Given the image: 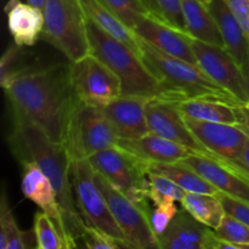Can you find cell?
Here are the masks:
<instances>
[{"instance_id": "obj_1", "label": "cell", "mask_w": 249, "mask_h": 249, "mask_svg": "<svg viewBox=\"0 0 249 249\" xmlns=\"http://www.w3.org/2000/svg\"><path fill=\"white\" fill-rule=\"evenodd\" d=\"M14 123L39 126L56 142H63L66 123L77 95L70 63L23 66L0 79Z\"/></svg>"}, {"instance_id": "obj_2", "label": "cell", "mask_w": 249, "mask_h": 249, "mask_svg": "<svg viewBox=\"0 0 249 249\" xmlns=\"http://www.w3.org/2000/svg\"><path fill=\"white\" fill-rule=\"evenodd\" d=\"M14 157L19 163H34L50 179L62 211L65 232L78 240L88 225L80 215L71 180V160L63 143L53 141L43 129L31 123H14L7 136Z\"/></svg>"}, {"instance_id": "obj_3", "label": "cell", "mask_w": 249, "mask_h": 249, "mask_svg": "<svg viewBox=\"0 0 249 249\" xmlns=\"http://www.w3.org/2000/svg\"><path fill=\"white\" fill-rule=\"evenodd\" d=\"M140 40L141 58L160 80L156 99L175 104L189 99H218L240 107L245 104L213 82L197 65L173 57Z\"/></svg>"}, {"instance_id": "obj_4", "label": "cell", "mask_w": 249, "mask_h": 249, "mask_svg": "<svg viewBox=\"0 0 249 249\" xmlns=\"http://www.w3.org/2000/svg\"><path fill=\"white\" fill-rule=\"evenodd\" d=\"M85 26L90 53L121 79L122 95L155 97L160 88V80L148 71L140 55L88 17Z\"/></svg>"}, {"instance_id": "obj_5", "label": "cell", "mask_w": 249, "mask_h": 249, "mask_svg": "<svg viewBox=\"0 0 249 249\" xmlns=\"http://www.w3.org/2000/svg\"><path fill=\"white\" fill-rule=\"evenodd\" d=\"M118 136L105 114L104 108L75 99L67 123L63 146L71 160H88L100 151L117 146Z\"/></svg>"}, {"instance_id": "obj_6", "label": "cell", "mask_w": 249, "mask_h": 249, "mask_svg": "<svg viewBox=\"0 0 249 249\" xmlns=\"http://www.w3.org/2000/svg\"><path fill=\"white\" fill-rule=\"evenodd\" d=\"M41 38L67 56L71 62L90 53L84 11L79 0H45Z\"/></svg>"}, {"instance_id": "obj_7", "label": "cell", "mask_w": 249, "mask_h": 249, "mask_svg": "<svg viewBox=\"0 0 249 249\" xmlns=\"http://www.w3.org/2000/svg\"><path fill=\"white\" fill-rule=\"evenodd\" d=\"M92 169L130 201L152 213L146 194L147 163L119 146L107 148L88 158Z\"/></svg>"}, {"instance_id": "obj_8", "label": "cell", "mask_w": 249, "mask_h": 249, "mask_svg": "<svg viewBox=\"0 0 249 249\" xmlns=\"http://www.w3.org/2000/svg\"><path fill=\"white\" fill-rule=\"evenodd\" d=\"M71 180L77 207L85 223L107 237L125 241L104 194L96 184V173L88 160H72Z\"/></svg>"}, {"instance_id": "obj_9", "label": "cell", "mask_w": 249, "mask_h": 249, "mask_svg": "<svg viewBox=\"0 0 249 249\" xmlns=\"http://www.w3.org/2000/svg\"><path fill=\"white\" fill-rule=\"evenodd\" d=\"M96 173V172H95ZM96 184L124 235V242L133 249H162L151 225V213L134 203L96 173Z\"/></svg>"}, {"instance_id": "obj_10", "label": "cell", "mask_w": 249, "mask_h": 249, "mask_svg": "<svg viewBox=\"0 0 249 249\" xmlns=\"http://www.w3.org/2000/svg\"><path fill=\"white\" fill-rule=\"evenodd\" d=\"M70 72L74 94L85 104L104 108L123 94L121 79L91 53L70 62Z\"/></svg>"}, {"instance_id": "obj_11", "label": "cell", "mask_w": 249, "mask_h": 249, "mask_svg": "<svg viewBox=\"0 0 249 249\" xmlns=\"http://www.w3.org/2000/svg\"><path fill=\"white\" fill-rule=\"evenodd\" d=\"M191 44L197 58V66L213 80L242 104H248L242 71L224 46L213 45L191 36Z\"/></svg>"}, {"instance_id": "obj_12", "label": "cell", "mask_w": 249, "mask_h": 249, "mask_svg": "<svg viewBox=\"0 0 249 249\" xmlns=\"http://www.w3.org/2000/svg\"><path fill=\"white\" fill-rule=\"evenodd\" d=\"M133 32L139 38L162 53L197 65L191 36L165 23L155 15L150 12L141 15L133 27Z\"/></svg>"}, {"instance_id": "obj_13", "label": "cell", "mask_w": 249, "mask_h": 249, "mask_svg": "<svg viewBox=\"0 0 249 249\" xmlns=\"http://www.w3.org/2000/svg\"><path fill=\"white\" fill-rule=\"evenodd\" d=\"M146 117L150 133L186 146L197 155L220 160L207 151L206 147L195 138L185 123L184 116L178 111L174 105L152 97L146 107Z\"/></svg>"}, {"instance_id": "obj_14", "label": "cell", "mask_w": 249, "mask_h": 249, "mask_svg": "<svg viewBox=\"0 0 249 249\" xmlns=\"http://www.w3.org/2000/svg\"><path fill=\"white\" fill-rule=\"evenodd\" d=\"M184 119L195 138L221 162L235 160L249 140L247 134L235 124L198 121L185 116Z\"/></svg>"}, {"instance_id": "obj_15", "label": "cell", "mask_w": 249, "mask_h": 249, "mask_svg": "<svg viewBox=\"0 0 249 249\" xmlns=\"http://www.w3.org/2000/svg\"><path fill=\"white\" fill-rule=\"evenodd\" d=\"M152 97L121 95L104 107V112L118 139H136L150 134L146 107Z\"/></svg>"}, {"instance_id": "obj_16", "label": "cell", "mask_w": 249, "mask_h": 249, "mask_svg": "<svg viewBox=\"0 0 249 249\" xmlns=\"http://www.w3.org/2000/svg\"><path fill=\"white\" fill-rule=\"evenodd\" d=\"M180 163L195 170L220 192L249 203V181L225 162L192 153Z\"/></svg>"}, {"instance_id": "obj_17", "label": "cell", "mask_w": 249, "mask_h": 249, "mask_svg": "<svg viewBox=\"0 0 249 249\" xmlns=\"http://www.w3.org/2000/svg\"><path fill=\"white\" fill-rule=\"evenodd\" d=\"M158 240L162 249H216L219 238L213 229L197 221L182 209Z\"/></svg>"}, {"instance_id": "obj_18", "label": "cell", "mask_w": 249, "mask_h": 249, "mask_svg": "<svg viewBox=\"0 0 249 249\" xmlns=\"http://www.w3.org/2000/svg\"><path fill=\"white\" fill-rule=\"evenodd\" d=\"M21 190L27 199L36 203L44 213L48 214L58 230L65 232L62 211L57 199V194L51 184L50 179L43 173V170L34 163L22 164Z\"/></svg>"}, {"instance_id": "obj_19", "label": "cell", "mask_w": 249, "mask_h": 249, "mask_svg": "<svg viewBox=\"0 0 249 249\" xmlns=\"http://www.w3.org/2000/svg\"><path fill=\"white\" fill-rule=\"evenodd\" d=\"M117 146L148 164L180 162L192 153H196L186 146L152 133L136 139H118Z\"/></svg>"}, {"instance_id": "obj_20", "label": "cell", "mask_w": 249, "mask_h": 249, "mask_svg": "<svg viewBox=\"0 0 249 249\" xmlns=\"http://www.w3.org/2000/svg\"><path fill=\"white\" fill-rule=\"evenodd\" d=\"M7 27L14 43L18 46H32L41 38L44 29L43 10L21 0H9L5 5Z\"/></svg>"}, {"instance_id": "obj_21", "label": "cell", "mask_w": 249, "mask_h": 249, "mask_svg": "<svg viewBox=\"0 0 249 249\" xmlns=\"http://www.w3.org/2000/svg\"><path fill=\"white\" fill-rule=\"evenodd\" d=\"M207 6L218 24L224 48L241 68L248 56L249 39L225 0H212Z\"/></svg>"}, {"instance_id": "obj_22", "label": "cell", "mask_w": 249, "mask_h": 249, "mask_svg": "<svg viewBox=\"0 0 249 249\" xmlns=\"http://www.w3.org/2000/svg\"><path fill=\"white\" fill-rule=\"evenodd\" d=\"M186 32L197 40L224 46L220 31L208 6L199 0H181Z\"/></svg>"}, {"instance_id": "obj_23", "label": "cell", "mask_w": 249, "mask_h": 249, "mask_svg": "<svg viewBox=\"0 0 249 249\" xmlns=\"http://www.w3.org/2000/svg\"><path fill=\"white\" fill-rule=\"evenodd\" d=\"M172 105L189 118L226 124L240 123L237 107L218 99H189Z\"/></svg>"}, {"instance_id": "obj_24", "label": "cell", "mask_w": 249, "mask_h": 249, "mask_svg": "<svg viewBox=\"0 0 249 249\" xmlns=\"http://www.w3.org/2000/svg\"><path fill=\"white\" fill-rule=\"evenodd\" d=\"M79 2L88 18L94 21L104 31H106L118 40L125 43L139 55H141L139 36L128 26H125L111 10L107 9L100 0H79Z\"/></svg>"}, {"instance_id": "obj_25", "label": "cell", "mask_w": 249, "mask_h": 249, "mask_svg": "<svg viewBox=\"0 0 249 249\" xmlns=\"http://www.w3.org/2000/svg\"><path fill=\"white\" fill-rule=\"evenodd\" d=\"M147 170L157 174L164 175L168 179L179 185L182 190L186 192H194V194H203L216 196L219 190L209 184L206 179L197 174L191 168L186 167L182 163H147Z\"/></svg>"}, {"instance_id": "obj_26", "label": "cell", "mask_w": 249, "mask_h": 249, "mask_svg": "<svg viewBox=\"0 0 249 249\" xmlns=\"http://www.w3.org/2000/svg\"><path fill=\"white\" fill-rule=\"evenodd\" d=\"M184 211L203 225L215 230L225 215L223 204L216 196L186 192L180 201Z\"/></svg>"}, {"instance_id": "obj_27", "label": "cell", "mask_w": 249, "mask_h": 249, "mask_svg": "<svg viewBox=\"0 0 249 249\" xmlns=\"http://www.w3.org/2000/svg\"><path fill=\"white\" fill-rule=\"evenodd\" d=\"M0 249H27L23 233L17 226L4 187L0 197Z\"/></svg>"}, {"instance_id": "obj_28", "label": "cell", "mask_w": 249, "mask_h": 249, "mask_svg": "<svg viewBox=\"0 0 249 249\" xmlns=\"http://www.w3.org/2000/svg\"><path fill=\"white\" fill-rule=\"evenodd\" d=\"M146 194L148 199L158 206L169 202H180L186 191L164 175L147 170Z\"/></svg>"}, {"instance_id": "obj_29", "label": "cell", "mask_w": 249, "mask_h": 249, "mask_svg": "<svg viewBox=\"0 0 249 249\" xmlns=\"http://www.w3.org/2000/svg\"><path fill=\"white\" fill-rule=\"evenodd\" d=\"M34 235L36 249H63L65 237L55 221L43 211L34 215Z\"/></svg>"}, {"instance_id": "obj_30", "label": "cell", "mask_w": 249, "mask_h": 249, "mask_svg": "<svg viewBox=\"0 0 249 249\" xmlns=\"http://www.w3.org/2000/svg\"><path fill=\"white\" fill-rule=\"evenodd\" d=\"M100 1L107 9L111 10L131 31L139 17L150 12L141 0H100Z\"/></svg>"}, {"instance_id": "obj_31", "label": "cell", "mask_w": 249, "mask_h": 249, "mask_svg": "<svg viewBox=\"0 0 249 249\" xmlns=\"http://www.w3.org/2000/svg\"><path fill=\"white\" fill-rule=\"evenodd\" d=\"M152 1V15L157 16L165 23L186 32L184 15H182L181 0H151Z\"/></svg>"}, {"instance_id": "obj_32", "label": "cell", "mask_w": 249, "mask_h": 249, "mask_svg": "<svg viewBox=\"0 0 249 249\" xmlns=\"http://www.w3.org/2000/svg\"><path fill=\"white\" fill-rule=\"evenodd\" d=\"M219 240L233 243V245H246L249 243V228L233 216L225 214L221 223L214 230Z\"/></svg>"}, {"instance_id": "obj_33", "label": "cell", "mask_w": 249, "mask_h": 249, "mask_svg": "<svg viewBox=\"0 0 249 249\" xmlns=\"http://www.w3.org/2000/svg\"><path fill=\"white\" fill-rule=\"evenodd\" d=\"M178 213H179V209H178L175 202L156 206V208L151 213V225H152L156 235H163Z\"/></svg>"}, {"instance_id": "obj_34", "label": "cell", "mask_w": 249, "mask_h": 249, "mask_svg": "<svg viewBox=\"0 0 249 249\" xmlns=\"http://www.w3.org/2000/svg\"><path fill=\"white\" fill-rule=\"evenodd\" d=\"M75 243L78 249H114L111 238L89 225L85 226Z\"/></svg>"}, {"instance_id": "obj_35", "label": "cell", "mask_w": 249, "mask_h": 249, "mask_svg": "<svg viewBox=\"0 0 249 249\" xmlns=\"http://www.w3.org/2000/svg\"><path fill=\"white\" fill-rule=\"evenodd\" d=\"M216 197L223 204L225 214L233 216L249 228V203L229 196L224 192H219Z\"/></svg>"}, {"instance_id": "obj_36", "label": "cell", "mask_w": 249, "mask_h": 249, "mask_svg": "<svg viewBox=\"0 0 249 249\" xmlns=\"http://www.w3.org/2000/svg\"><path fill=\"white\" fill-rule=\"evenodd\" d=\"M249 39V0H225Z\"/></svg>"}, {"instance_id": "obj_37", "label": "cell", "mask_w": 249, "mask_h": 249, "mask_svg": "<svg viewBox=\"0 0 249 249\" xmlns=\"http://www.w3.org/2000/svg\"><path fill=\"white\" fill-rule=\"evenodd\" d=\"M22 46H18L15 44V46H9L1 56L0 61V79L6 77L9 73L16 70V60L21 55Z\"/></svg>"}, {"instance_id": "obj_38", "label": "cell", "mask_w": 249, "mask_h": 249, "mask_svg": "<svg viewBox=\"0 0 249 249\" xmlns=\"http://www.w3.org/2000/svg\"><path fill=\"white\" fill-rule=\"evenodd\" d=\"M229 167L232 168L235 172H237L241 177L246 178L249 180V140L242 148L240 155L236 157L235 160L231 162H225Z\"/></svg>"}, {"instance_id": "obj_39", "label": "cell", "mask_w": 249, "mask_h": 249, "mask_svg": "<svg viewBox=\"0 0 249 249\" xmlns=\"http://www.w3.org/2000/svg\"><path fill=\"white\" fill-rule=\"evenodd\" d=\"M238 111V118H240V123L249 124V102L243 105V106L237 107Z\"/></svg>"}, {"instance_id": "obj_40", "label": "cell", "mask_w": 249, "mask_h": 249, "mask_svg": "<svg viewBox=\"0 0 249 249\" xmlns=\"http://www.w3.org/2000/svg\"><path fill=\"white\" fill-rule=\"evenodd\" d=\"M241 71H242V75H243V80H245V85H246V90L248 92L249 96V51H248V56L246 58L245 63L241 67Z\"/></svg>"}, {"instance_id": "obj_41", "label": "cell", "mask_w": 249, "mask_h": 249, "mask_svg": "<svg viewBox=\"0 0 249 249\" xmlns=\"http://www.w3.org/2000/svg\"><path fill=\"white\" fill-rule=\"evenodd\" d=\"M63 237H65V247H63V249H75V240L70 233L65 232Z\"/></svg>"}, {"instance_id": "obj_42", "label": "cell", "mask_w": 249, "mask_h": 249, "mask_svg": "<svg viewBox=\"0 0 249 249\" xmlns=\"http://www.w3.org/2000/svg\"><path fill=\"white\" fill-rule=\"evenodd\" d=\"M216 249H242L240 246L233 245V243L226 242V241L219 240L218 245H216Z\"/></svg>"}, {"instance_id": "obj_43", "label": "cell", "mask_w": 249, "mask_h": 249, "mask_svg": "<svg viewBox=\"0 0 249 249\" xmlns=\"http://www.w3.org/2000/svg\"><path fill=\"white\" fill-rule=\"evenodd\" d=\"M111 241H112V245H113L114 249H133L131 247H129V246L126 245L124 241L113 240V238H111Z\"/></svg>"}, {"instance_id": "obj_44", "label": "cell", "mask_w": 249, "mask_h": 249, "mask_svg": "<svg viewBox=\"0 0 249 249\" xmlns=\"http://www.w3.org/2000/svg\"><path fill=\"white\" fill-rule=\"evenodd\" d=\"M27 2L41 10L44 9V5H45V0H27Z\"/></svg>"}, {"instance_id": "obj_45", "label": "cell", "mask_w": 249, "mask_h": 249, "mask_svg": "<svg viewBox=\"0 0 249 249\" xmlns=\"http://www.w3.org/2000/svg\"><path fill=\"white\" fill-rule=\"evenodd\" d=\"M235 125H237L238 128L241 129V130L243 131L245 134H247L249 136V124H243V123H238V124H235Z\"/></svg>"}, {"instance_id": "obj_46", "label": "cell", "mask_w": 249, "mask_h": 249, "mask_svg": "<svg viewBox=\"0 0 249 249\" xmlns=\"http://www.w3.org/2000/svg\"><path fill=\"white\" fill-rule=\"evenodd\" d=\"M141 1H142L143 4H145V6L147 7L148 11H150L151 14H152V1H151V0H141Z\"/></svg>"}, {"instance_id": "obj_47", "label": "cell", "mask_w": 249, "mask_h": 249, "mask_svg": "<svg viewBox=\"0 0 249 249\" xmlns=\"http://www.w3.org/2000/svg\"><path fill=\"white\" fill-rule=\"evenodd\" d=\"M237 246H240L242 249H249V243H246V245H237Z\"/></svg>"}, {"instance_id": "obj_48", "label": "cell", "mask_w": 249, "mask_h": 249, "mask_svg": "<svg viewBox=\"0 0 249 249\" xmlns=\"http://www.w3.org/2000/svg\"><path fill=\"white\" fill-rule=\"evenodd\" d=\"M199 1H202V2H203V4H204V5H208V4H209V2H211V1H212V0H199Z\"/></svg>"}, {"instance_id": "obj_49", "label": "cell", "mask_w": 249, "mask_h": 249, "mask_svg": "<svg viewBox=\"0 0 249 249\" xmlns=\"http://www.w3.org/2000/svg\"><path fill=\"white\" fill-rule=\"evenodd\" d=\"M75 249H78V247H77V243H75Z\"/></svg>"}, {"instance_id": "obj_50", "label": "cell", "mask_w": 249, "mask_h": 249, "mask_svg": "<svg viewBox=\"0 0 249 249\" xmlns=\"http://www.w3.org/2000/svg\"><path fill=\"white\" fill-rule=\"evenodd\" d=\"M248 181H249V180H248Z\"/></svg>"}, {"instance_id": "obj_51", "label": "cell", "mask_w": 249, "mask_h": 249, "mask_svg": "<svg viewBox=\"0 0 249 249\" xmlns=\"http://www.w3.org/2000/svg\"></svg>"}]
</instances>
